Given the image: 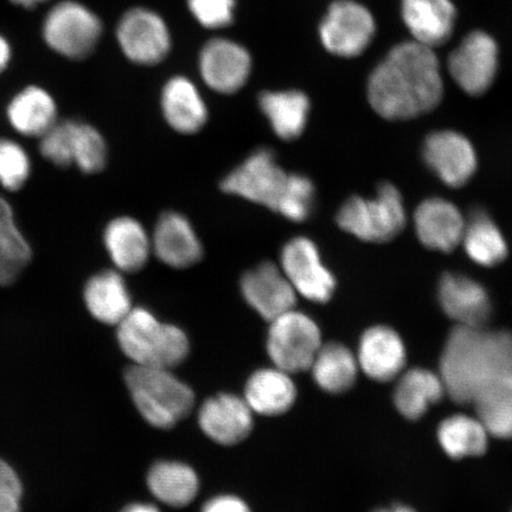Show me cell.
I'll list each match as a JSON object with an SVG mask.
<instances>
[{
    "label": "cell",
    "mask_w": 512,
    "mask_h": 512,
    "mask_svg": "<svg viewBox=\"0 0 512 512\" xmlns=\"http://www.w3.org/2000/svg\"><path fill=\"white\" fill-rule=\"evenodd\" d=\"M369 104L387 120L430 113L443 100L444 82L434 49L405 42L389 51L369 76Z\"/></svg>",
    "instance_id": "6da1fadb"
},
{
    "label": "cell",
    "mask_w": 512,
    "mask_h": 512,
    "mask_svg": "<svg viewBox=\"0 0 512 512\" xmlns=\"http://www.w3.org/2000/svg\"><path fill=\"white\" fill-rule=\"evenodd\" d=\"M511 370V331L456 325L446 339L439 374L454 402L472 405Z\"/></svg>",
    "instance_id": "7a4b0ae2"
},
{
    "label": "cell",
    "mask_w": 512,
    "mask_h": 512,
    "mask_svg": "<svg viewBox=\"0 0 512 512\" xmlns=\"http://www.w3.org/2000/svg\"><path fill=\"white\" fill-rule=\"evenodd\" d=\"M118 343L136 366L172 369L187 360L189 338L176 325L166 324L144 307H133L117 325Z\"/></svg>",
    "instance_id": "3957f363"
},
{
    "label": "cell",
    "mask_w": 512,
    "mask_h": 512,
    "mask_svg": "<svg viewBox=\"0 0 512 512\" xmlns=\"http://www.w3.org/2000/svg\"><path fill=\"white\" fill-rule=\"evenodd\" d=\"M125 382L139 413L159 430H171L195 406L194 392L171 369L133 364L126 370Z\"/></svg>",
    "instance_id": "277c9868"
},
{
    "label": "cell",
    "mask_w": 512,
    "mask_h": 512,
    "mask_svg": "<svg viewBox=\"0 0 512 512\" xmlns=\"http://www.w3.org/2000/svg\"><path fill=\"white\" fill-rule=\"evenodd\" d=\"M407 214L400 191L381 185L374 198L355 196L337 214L339 228L366 242L392 241L406 227Z\"/></svg>",
    "instance_id": "5b68a950"
},
{
    "label": "cell",
    "mask_w": 512,
    "mask_h": 512,
    "mask_svg": "<svg viewBox=\"0 0 512 512\" xmlns=\"http://www.w3.org/2000/svg\"><path fill=\"white\" fill-rule=\"evenodd\" d=\"M322 345L319 326L304 312L293 309L270 322L268 356L274 367L288 374L310 370Z\"/></svg>",
    "instance_id": "8992f818"
},
{
    "label": "cell",
    "mask_w": 512,
    "mask_h": 512,
    "mask_svg": "<svg viewBox=\"0 0 512 512\" xmlns=\"http://www.w3.org/2000/svg\"><path fill=\"white\" fill-rule=\"evenodd\" d=\"M101 35L100 18L72 0L55 5L43 23L44 41L67 59H86L98 46Z\"/></svg>",
    "instance_id": "52a82bcc"
},
{
    "label": "cell",
    "mask_w": 512,
    "mask_h": 512,
    "mask_svg": "<svg viewBox=\"0 0 512 512\" xmlns=\"http://www.w3.org/2000/svg\"><path fill=\"white\" fill-rule=\"evenodd\" d=\"M376 23L366 6L355 0H336L319 25V38L330 54L344 59L360 56L373 42Z\"/></svg>",
    "instance_id": "ba28073f"
},
{
    "label": "cell",
    "mask_w": 512,
    "mask_h": 512,
    "mask_svg": "<svg viewBox=\"0 0 512 512\" xmlns=\"http://www.w3.org/2000/svg\"><path fill=\"white\" fill-rule=\"evenodd\" d=\"M280 268L293 290L310 302L324 304L334 296L336 279L324 265L316 243L298 236L281 249Z\"/></svg>",
    "instance_id": "9c48e42d"
},
{
    "label": "cell",
    "mask_w": 512,
    "mask_h": 512,
    "mask_svg": "<svg viewBox=\"0 0 512 512\" xmlns=\"http://www.w3.org/2000/svg\"><path fill=\"white\" fill-rule=\"evenodd\" d=\"M287 175L273 151L259 149L223 178L221 189L274 210Z\"/></svg>",
    "instance_id": "30bf717a"
},
{
    "label": "cell",
    "mask_w": 512,
    "mask_h": 512,
    "mask_svg": "<svg viewBox=\"0 0 512 512\" xmlns=\"http://www.w3.org/2000/svg\"><path fill=\"white\" fill-rule=\"evenodd\" d=\"M117 37L127 59L140 66H155L170 53L168 25L149 9L127 11L118 24Z\"/></svg>",
    "instance_id": "8fae6325"
},
{
    "label": "cell",
    "mask_w": 512,
    "mask_h": 512,
    "mask_svg": "<svg viewBox=\"0 0 512 512\" xmlns=\"http://www.w3.org/2000/svg\"><path fill=\"white\" fill-rule=\"evenodd\" d=\"M498 70V46L484 31L467 35L448 59V72L463 91L483 95L494 83Z\"/></svg>",
    "instance_id": "7c38bea8"
},
{
    "label": "cell",
    "mask_w": 512,
    "mask_h": 512,
    "mask_svg": "<svg viewBox=\"0 0 512 512\" xmlns=\"http://www.w3.org/2000/svg\"><path fill=\"white\" fill-rule=\"evenodd\" d=\"M425 163L450 188H462L477 170L475 147L456 131H437L428 136L422 149Z\"/></svg>",
    "instance_id": "4fadbf2b"
},
{
    "label": "cell",
    "mask_w": 512,
    "mask_h": 512,
    "mask_svg": "<svg viewBox=\"0 0 512 512\" xmlns=\"http://www.w3.org/2000/svg\"><path fill=\"white\" fill-rule=\"evenodd\" d=\"M252 72L248 50L228 38H214L200 54L202 80L214 92L229 95L246 85Z\"/></svg>",
    "instance_id": "5bb4252c"
},
{
    "label": "cell",
    "mask_w": 512,
    "mask_h": 512,
    "mask_svg": "<svg viewBox=\"0 0 512 512\" xmlns=\"http://www.w3.org/2000/svg\"><path fill=\"white\" fill-rule=\"evenodd\" d=\"M240 288L247 304L268 322L296 307L298 294L273 262H262L243 274Z\"/></svg>",
    "instance_id": "9a60e30c"
},
{
    "label": "cell",
    "mask_w": 512,
    "mask_h": 512,
    "mask_svg": "<svg viewBox=\"0 0 512 512\" xmlns=\"http://www.w3.org/2000/svg\"><path fill=\"white\" fill-rule=\"evenodd\" d=\"M198 424L216 444L233 446L248 438L254 426L253 411L245 399L222 393L203 403Z\"/></svg>",
    "instance_id": "2e32d148"
},
{
    "label": "cell",
    "mask_w": 512,
    "mask_h": 512,
    "mask_svg": "<svg viewBox=\"0 0 512 512\" xmlns=\"http://www.w3.org/2000/svg\"><path fill=\"white\" fill-rule=\"evenodd\" d=\"M356 357L358 367L369 379L389 382L405 370L407 350L398 332L386 325H376L362 335Z\"/></svg>",
    "instance_id": "e0dca14e"
},
{
    "label": "cell",
    "mask_w": 512,
    "mask_h": 512,
    "mask_svg": "<svg viewBox=\"0 0 512 512\" xmlns=\"http://www.w3.org/2000/svg\"><path fill=\"white\" fill-rule=\"evenodd\" d=\"M414 229L419 241L435 252L451 253L462 245L466 219L457 206L434 197L415 209Z\"/></svg>",
    "instance_id": "ac0fdd59"
},
{
    "label": "cell",
    "mask_w": 512,
    "mask_h": 512,
    "mask_svg": "<svg viewBox=\"0 0 512 512\" xmlns=\"http://www.w3.org/2000/svg\"><path fill=\"white\" fill-rule=\"evenodd\" d=\"M152 254L164 265L177 270L197 264L203 246L191 222L176 211H166L157 221L151 236Z\"/></svg>",
    "instance_id": "d6986e66"
},
{
    "label": "cell",
    "mask_w": 512,
    "mask_h": 512,
    "mask_svg": "<svg viewBox=\"0 0 512 512\" xmlns=\"http://www.w3.org/2000/svg\"><path fill=\"white\" fill-rule=\"evenodd\" d=\"M438 299L445 315L460 326H485L491 317L488 291L466 275L446 273L440 279Z\"/></svg>",
    "instance_id": "ffe728a7"
},
{
    "label": "cell",
    "mask_w": 512,
    "mask_h": 512,
    "mask_svg": "<svg viewBox=\"0 0 512 512\" xmlns=\"http://www.w3.org/2000/svg\"><path fill=\"white\" fill-rule=\"evenodd\" d=\"M401 16L414 42L434 49L450 41L457 10L451 0H401Z\"/></svg>",
    "instance_id": "44dd1931"
},
{
    "label": "cell",
    "mask_w": 512,
    "mask_h": 512,
    "mask_svg": "<svg viewBox=\"0 0 512 512\" xmlns=\"http://www.w3.org/2000/svg\"><path fill=\"white\" fill-rule=\"evenodd\" d=\"M5 118L18 136L40 139L59 121V107L46 89L28 86L10 100Z\"/></svg>",
    "instance_id": "7402d4cb"
},
{
    "label": "cell",
    "mask_w": 512,
    "mask_h": 512,
    "mask_svg": "<svg viewBox=\"0 0 512 512\" xmlns=\"http://www.w3.org/2000/svg\"><path fill=\"white\" fill-rule=\"evenodd\" d=\"M104 245L108 256L121 273L143 270L152 254L151 236L138 220L120 216L107 224Z\"/></svg>",
    "instance_id": "603a6c76"
},
{
    "label": "cell",
    "mask_w": 512,
    "mask_h": 512,
    "mask_svg": "<svg viewBox=\"0 0 512 512\" xmlns=\"http://www.w3.org/2000/svg\"><path fill=\"white\" fill-rule=\"evenodd\" d=\"M163 117L179 134H195L206 126L209 112L195 83L185 76H175L165 83L160 96Z\"/></svg>",
    "instance_id": "cb8c5ba5"
},
{
    "label": "cell",
    "mask_w": 512,
    "mask_h": 512,
    "mask_svg": "<svg viewBox=\"0 0 512 512\" xmlns=\"http://www.w3.org/2000/svg\"><path fill=\"white\" fill-rule=\"evenodd\" d=\"M83 300L92 317L106 325L117 326L133 309L123 273L117 270L101 271L89 278Z\"/></svg>",
    "instance_id": "d4e9b609"
},
{
    "label": "cell",
    "mask_w": 512,
    "mask_h": 512,
    "mask_svg": "<svg viewBox=\"0 0 512 512\" xmlns=\"http://www.w3.org/2000/svg\"><path fill=\"white\" fill-rule=\"evenodd\" d=\"M61 145L66 168L76 166L83 174L94 175L105 169L107 144L92 125L76 120H62Z\"/></svg>",
    "instance_id": "484cf974"
},
{
    "label": "cell",
    "mask_w": 512,
    "mask_h": 512,
    "mask_svg": "<svg viewBox=\"0 0 512 512\" xmlns=\"http://www.w3.org/2000/svg\"><path fill=\"white\" fill-rule=\"evenodd\" d=\"M393 401L398 412L408 420H419L446 394L439 373L425 368L403 370L396 379Z\"/></svg>",
    "instance_id": "4316f807"
},
{
    "label": "cell",
    "mask_w": 512,
    "mask_h": 512,
    "mask_svg": "<svg viewBox=\"0 0 512 512\" xmlns=\"http://www.w3.org/2000/svg\"><path fill=\"white\" fill-rule=\"evenodd\" d=\"M253 413L278 416L290 411L297 400L292 375L277 367L256 370L246 383L245 398Z\"/></svg>",
    "instance_id": "83f0119b"
},
{
    "label": "cell",
    "mask_w": 512,
    "mask_h": 512,
    "mask_svg": "<svg viewBox=\"0 0 512 512\" xmlns=\"http://www.w3.org/2000/svg\"><path fill=\"white\" fill-rule=\"evenodd\" d=\"M259 107L275 136L291 142L304 133L311 104L300 91H266L259 96Z\"/></svg>",
    "instance_id": "f1b7e54d"
},
{
    "label": "cell",
    "mask_w": 512,
    "mask_h": 512,
    "mask_svg": "<svg viewBox=\"0 0 512 512\" xmlns=\"http://www.w3.org/2000/svg\"><path fill=\"white\" fill-rule=\"evenodd\" d=\"M147 486L159 502L172 508H184L196 498L200 479L187 464L158 462L147 473Z\"/></svg>",
    "instance_id": "f546056e"
},
{
    "label": "cell",
    "mask_w": 512,
    "mask_h": 512,
    "mask_svg": "<svg viewBox=\"0 0 512 512\" xmlns=\"http://www.w3.org/2000/svg\"><path fill=\"white\" fill-rule=\"evenodd\" d=\"M317 386L330 394L348 392L357 381V357L341 343L323 344L310 368Z\"/></svg>",
    "instance_id": "4dcf8cb0"
},
{
    "label": "cell",
    "mask_w": 512,
    "mask_h": 512,
    "mask_svg": "<svg viewBox=\"0 0 512 512\" xmlns=\"http://www.w3.org/2000/svg\"><path fill=\"white\" fill-rule=\"evenodd\" d=\"M490 433L478 416L454 414L438 428V441L448 457L482 456L488 450Z\"/></svg>",
    "instance_id": "1f68e13d"
},
{
    "label": "cell",
    "mask_w": 512,
    "mask_h": 512,
    "mask_svg": "<svg viewBox=\"0 0 512 512\" xmlns=\"http://www.w3.org/2000/svg\"><path fill=\"white\" fill-rule=\"evenodd\" d=\"M462 245L467 256L483 267L501 265L509 253L501 229L483 210L475 211L466 220Z\"/></svg>",
    "instance_id": "d6a6232c"
},
{
    "label": "cell",
    "mask_w": 512,
    "mask_h": 512,
    "mask_svg": "<svg viewBox=\"0 0 512 512\" xmlns=\"http://www.w3.org/2000/svg\"><path fill=\"white\" fill-rule=\"evenodd\" d=\"M472 405L490 435L512 439V370L480 393Z\"/></svg>",
    "instance_id": "836d02e7"
},
{
    "label": "cell",
    "mask_w": 512,
    "mask_h": 512,
    "mask_svg": "<svg viewBox=\"0 0 512 512\" xmlns=\"http://www.w3.org/2000/svg\"><path fill=\"white\" fill-rule=\"evenodd\" d=\"M32 174V160L16 139L0 137V188L9 192L22 190Z\"/></svg>",
    "instance_id": "e575fe53"
},
{
    "label": "cell",
    "mask_w": 512,
    "mask_h": 512,
    "mask_svg": "<svg viewBox=\"0 0 512 512\" xmlns=\"http://www.w3.org/2000/svg\"><path fill=\"white\" fill-rule=\"evenodd\" d=\"M315 185L303 175H287L274 211L293 222L309 219L315 201Z\"/></svg>",
    "instance_id": "d590c367"
},
{
    "label": "cell",
    "mask_w": 512,
    "mask_h": 512,
    "mask_svg": "<svg viewBox=\"0 0 512 512\" xmlns=\"http://www.w3.org/2000/svg\"><path fill=\"white\" fill-rule=\"evenodd\" d=\"M0 254L22 270L32 260V248L16 222L14 208L0 195Z\"/></svg>",
    "instance_id": "8d00e7d4"
},
{
    "label": "cell",
    "mask_w": 512,
    "mask_h": 512,
    "mask_svg": "<svg viewBox=\"0 0 512 512\" xmlns=\"http://www.w3.org/2000/svg\"><path fill=\"white\" fill-rule=\"evenodd\" d=\"M196 21L207 29H222L234 21L236 0H188Z\"/></svg>",
    "instance_id": "74e56055"
},
{
    "label": "cell",
    "mask_w": 512,
    "mask_h": 512,
    "mask_svg": "<svg viewBox=\"0 0 512 512\" xmlns=\"http://www.w3.org/2000/svg\"><path fill=\"white\" fill-rule=\"evenodd\" d=\"M23 485L14 467L0 459V512H21Z\"/></svg>",
    "instance_id": "f35d334b"
},
{
    "label": "cell",
    "mask_w": 512,
    "mask_h": 512,
    "mask_svg": "<svg viewBox=\"0 0 512 512\" xmlns=\"http://www.w3.org/2000/svg\"><path fill=\"white\" fill-rule=\"evenodd\" d=\"M202 512H252L248 504L238 496L221 495L209 499Z\"/></svg>",
    "instance_id": "ab89813d"
},
{
    "label": "cell",
    "mask_w": 512,
    "mask_h": 512,
    "mask_svg": "<svg viewBox=\"0 0 512 512\" xmlns=\"http://www.w3.org/2000/svg\"><path fill=\"white\" fill-rule=\"evenodd\" d=\"M24 270L0 254V287L14 285Z\"/></svg>",
    "instance_id": "60d3db41"
},
{
    "label": "cell",
    "mask_w": 512,
    "mask_h": 512,
    "mask_svg": "<svg viewBox=\"0 0 512 512\" xmlns=\"http://www.w3.org/2000/svg\"><path fill=\"white\" fill-rule=\"evenodd\" d=\"M11 56L12 53L9 42L5 40V37L0 35V75L8 68Z\"/></svg>",
    "instance_id": "b9f144b4"
},
{
    "label": "cell",
    "mask_w": 512,
    "mask_h": 512,
    "mask_svg": "<svg viewBox=\"0 0 512 512\" xmlns=\"http://www.w3.org/2000/svg\"><path fill=\"white\" fill-rule=\"evenodd\" d=\"M121 512H160L155 505L146 503H132Z\"/></svg>",
    "instance_id": "7bdbcfd3"
},
{
    "label": "cell",
    "mask_w": 512,
    "mask_h": 512,
    "mask_svg": "<svg viewBox=\"0 0 512 512\" xmlns=\"http://www.w3.org/2000/svg\"><path fill=\"white\" fill-rule=\"evenodd\" d=\"M373 512H416L411 507L403 504H394L392 507L376 509Z\"/></svg>",
    "instance_id": "ee69618b"
},
{
    "label": "cell",
    "mask_w": 512,
    "mask_h": 512,
    "mask_svg": "<svg viewBox=\"0 0 512 512\" xmlns=\"http://www.w3.org/2000/svg\"><path fill=\"white\" fill-rule=\"evenodd\" d=\"M10 2L23 6L25 9L35 8V6L40 5L42 3H46L47 0H10Z\"/></svg>",
    "instance_id": "f6af8a7d"
}]
</instances>
